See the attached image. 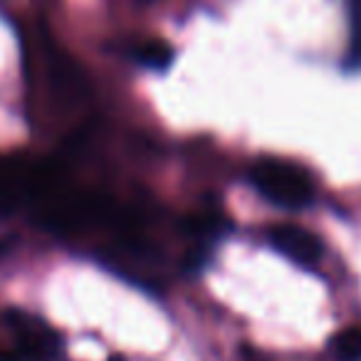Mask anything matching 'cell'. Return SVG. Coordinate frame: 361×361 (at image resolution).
<instances>
[{
  "label": "cell",
  "instance_id": "obj_2",
  "mask_svg": "<svg viewBox=\"0 0 361 361\" xmlns=\"http://www.w3.org/2000/svg\"><path fill=\"white\" fill-rule=\"evenodd\" d=\"M267 243L275 252L305 270H314L324 257V245L319 238L295 223H277L267 228Z\"/></svg>",
  "mask_w": 361,
  "mask_h": 361
},
{
  "label": "cell",
  "instance_id": "obj_7",
  "mask_svg": "<svg viewBox=\"0 0 361 361\" xmlns=\"http://www.w3.org/2000/svg\"><path fill=\"white\" fill-rule=\"evenodd\" d=\"M0 361H45V359L16 346V349H0Z\"/></svg>",
  "mask_w": 361,
  "mask_h": 361
},
{
  "label": "cell",
  "instance_id": "obj_5",
  "mask_svg": "<svg viewBox=\"0 0 361 361\" xmlns=\"http://www.w3.org/2000/svg\"><path fill=\"white\" fill-rule=\"evenodd\" d=\"M349 37L346 70H361V0H349Z\"/></svg>",
  "mask_w": 361,
  "mask_h": 361
},
{
  "label": "cell",
  "instance_id": "obj_1",
  "mask_svg": "<svg viewBox=\"0 0 361 361\" xmlns=\"http://www.w3.org/2000/svg\"><path fill=\"white\" fill-rule=\"evenodd\" d=\"M247 180L267 203L282 211H302L317 198L312 176L285 159H257L247 169Z\"/></svg>",
  "mask_w": 361,
  "mask_h": 361
},
{
  "label": "cell",
  "instance_id": "obj_3",
  "mask_svg": "<svg viewBox=\"0 0 361 361\" xmlns=\"http://www.w3.org/2000/svg\"><path fill=\"white\" fill-rule=\"evenodd\" d=\"M8 324H11L13 334H16V346H20V349L30 351V354L40 356L45 361H52V356L57 354V336L45 322L25 314V312H11Z\"/></svg>",
  "mask_w": 361,
  "mask_h": 361
},
{
  "label": "cell",
  "instance_id": "obj_4",
  "mask_svg": "<svg viewBox=\"0 0 361 361\" xmlns=\"http://www.w3.org/2000/svg\"><path fill=\"white\" fill-rule=\"evenodd\" d=\"M131 60L149 72H166L173 65L176 52L169 42L149 40V42H141V45H136L134 50H131Z\"/></svg>",
  "mask_w": 361,
  "mask_h": 361
},
{
  "label": "cell",
  "instance_id": "obj_6",
  "mask_svg": "<svg viewBox=\"0 0 361 361\" xmlns=\"http://www.w3.org/2000/svg\"><path fill=\"white\" fill-rule=\"evenodd\" d=\"M331 354L339 361H359L361 359V326H349L331 339Z\"/></svg>",
  "mask_w": 361,
  "mask_h": 361
}]
</instances>
